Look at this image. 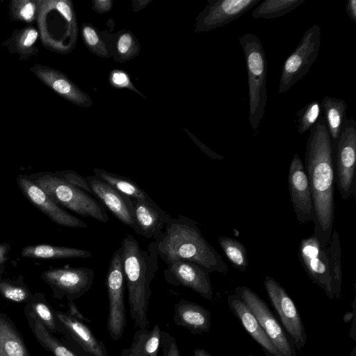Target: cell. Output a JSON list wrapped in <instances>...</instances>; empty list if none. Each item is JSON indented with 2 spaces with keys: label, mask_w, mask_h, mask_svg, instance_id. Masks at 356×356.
Here are the masks:
<instances>
[{
  "label": "cell",
  "mask_w": 356,
  "mask_h": 356,
  "mask_svg": "<svg viewBox=\"0 0 356 356\" xmlns=\"http://www.w3.org/2000/svg\"><path fill=\"white\" fill-rule=\"evenodd\" d=\"M332 145L325 121L321 115L309 129L306 145L305 170L314 209V234L326 247L334 218V170Z\"/></svg>",
  "instance_id": "6da1fadb"
},
{
  "label": "cell",
  "mask_w": 356,
  "mask_h": 356,
  "mask_svg": "<svg viewBox=\"0 0 356 356\" xmlns=\"http://www.w3.org/2000/svg\"><path fill=\"white\" fill-rule=\"evenodd\" d=\"M154 241L159 257L167 266L186 261L209 273L229 271L228 265L202 236L197 222L184 216L172 218Z\"/></svg>",
  "instance_id": "7a4b0ae2"
},
{
  "label": "cell",
  "mask_w": 356,
  "mask_h": 356,
  "mask_svg": "<svg viewBox=\"0 0 356 356\" xmlns=\"http://www.w3.org/2000/svg\"><path fill=\"white\" fill-rule=\"evenodd\" d=\"M122 264L128 291L129 313L135 327H149L147 310L150 284L159 270V255L154 241L141 248L134 236L126 234L121 242Z\"/></svg>",
  "instance_id": "3957f363"
},
{
  "label": "cell",
  "mask_w": 356,
  "mask_h": 356,
  "mask_svg": "<svg viewBox=\"0 0 356 356\" xmlns=\"http://www.w3.org/2000/svg\"><path fill=\"white\" fill-rule=\"evenodd\" d=\"M246 65L249 95V122L257 133L267 103V60L261 42L253 33L239 36Z\"/></svg>",
  "instance_id": "277c9868"
},
{
  "label": "cell",
  "mask_w": 356,
  "mask_h": 356,
  "mask_svg": "<svg viewBox=\"0 0 356 356\" xmlns=\"http://www.w3.org/2000/svg\"><path fill=\"white\" fill-rule=\"evenodd\" d=\"M33 182L41 188L56 204L83 217L101 222L109 220L104 207L90 193L70 183L58 175L43 174Z\"/></svg>",
  "instance_id": "5b68a950"
},
{
  "label": "cell",
  "mask_w": 356,
  "mask_h": 356,
  "mask_svg": "<svg viewBox=\"0 0 356 356\" xmlns=\"http://www.w3.org/2000/svg\"><path fill=\"white\" fill-rule=\"evenodd\" d=\"M320 45L321 28L314 24L283 63L278 86L280 95L291 89L306 75L318 57Z\"/></svg>",
  "instance_id": "8992f818"
},
{
  "label": "cell",
  "mask_w": 356,
  "mask_h": 356,
  "mask_svg": "<svg viewBox=\"0 0 356 356\" xmlns=\"http://www.w3.org/2000/svg\"><path fill=\"white\" fill-rule=\"evenodd\" d=\"M106 286L108 298L107 329L111 339L118 341L122 338L127 324L125 279L121 246L113 252L111 259L106 277Z\"/></svg>",
  "instance_id": "52a82bcc"
},
{
  "label": "cell",
  "mask_w": 356,
  "mask_h": 356,
  "mask_svg": "<svg viewBox=\"0 0 356 356\" xmlns=\"http://www.w3.org/2000/svg\"><path fill=\"white\" fill-rule=\"evenodd\" d=\"M334 180L343 200L355 196L356 122L348 119L337 142Z\"/></svg>",
  "instance_id": "ba28073f"
},
{
  "label": "cell",
  "mask_w": 356,
  "mask_h": 356,
  "mask_svg": "<svg viewBox=\"0 0 356 356\" xmlns=\"http://www.w3.org/2000/svg\"><path fill=\"white\" fill-rule=\"evenodd\" d=\"M41 277L51 288L55 298L65 297L73 302L90 289L94 271L86 267L58 268L43 272Z\"/></svg>",
  "instance_id": "9c48e42d"
},
{
  "label": "cell",
  "mask_w": 356,
  "mask_h": 356,
  "mask_svg": "<svg viewBox=\"0 0 356 356\" xmlns=\"http://www.w3.org/2000/svg\"><path fill=\"white\" fill-rule=\"evenodd\" d=\"M236 295L252 311L266 334L281 356H296L284 330L271 313L266 302L247 286L235 289Z\"/></svg>",
  "instance_id": "30bf717a"
},
{
  "label": "cell",
  "mask_w": 356,
  "mask_h": 356,
  "mask_svg": "<svg viewBox=\"0 0 356 356\" xmlns=\"http://www.w3.org/2000/svg\"><path fill=\"white\" fill-rule=\"evenodd\" d=\"M264 286L272 305L285 329L300 349L306 343L307 335L296 307L285 289L273 277L266 276Z\"/></svg>",
  "instance_id": "8fae6325"
},
{
  "label": "cell",
  "mask_w": 356,
  "mask_h": 356,
  "mask_svg": "<svg viewBox=\"0 0 356 356\" xmlns=\"http://www.w3.org/2000/svg\"><path fill=\"white\" fill-rule=\"evenodd\" d=\"M298 254L309 277L332 299L334 294L325 247L313 234L300 241Z\"/></svg>",
  "instance_id": "7c38bea8"
},
{
  "label": "cell",
  "mask_w": 356,
  "mask_h": 356,
  "mask_svg": "<svg viewBox=\"0 0 356 356\" xmlns=\"http://www.w3.org/2000/svg\"><path fill=\"white\" fill-rule=\"evenodd\" d=\"M261 0H208L198 15L195 31L207 32L241 17Z\"/></svg>",
  "instance_id": "4fadbf2b"
},
{
  "label": "cell",
  "mask_w": 356,
  "mask_h": 356,
  "mask_svg": "<svg viewBox=\"0 0 356 356\" xmlns=\"http://www.w3.org/2000/svg\"><path fill=\"white\" fill-rule=\"evenodd\" d=\"M290 200L300 225L309 221L314 222V209L312 195L305 170V165L299 155L296 153L291 161L288 175Z\"/></svg>",
  "instance_id": "5bb4252c"
},
{
  "label": "cell",
  "mask_w": 356,
  "mask_h": 356,
  "mask_svg": "<svg viewBox=\"0 0 356 356\" xmlns=\"http://www.w3.org/2000/svg\"><path fill=\"white\" fill-rule=\"evenodd\" d=\"M209 272L190 261H181L167 266L163 270L165 280L174 286H182L211 300L213 296Z\"/></svg>",
  "instance_id": "9a60e30c"
},
{
  "label": "cell",
  "mask_w": 356,
  "mask_h": 356,
  "mask_svg": "<svg viewBox=\"0 0 356 356\" xmlns=\"http://www.w3.org/2000/svg\"><path fill=\"white\" fill-rule=\"evenodd\" d=\"M91 194L95 196L118 220L138 232L133 217L131 198L122 194L94 175L86 177Z\"/></svg>",
  "instance_id": "2e32d148"
},
{
  "label": "cell",
  "mask_w": 356,
  "mask_h": 356,
  "mask_svg": "<svg viewBox=\"0 0 356 356\" xmlns=\"http://www.w3.org/2000/svg\"><path fill=\"white\" fill-rule=\"evenodd\" d=\"M19 187L26 198L55 223L72 228H86L88 225L81 219L61 209L41 188L31 179L20 177Z\"/></svg>",
  "instance_id": "e0dca14e"
},
{
  "label": "cell",
  "mask_w": 356,
  "mask_h": 356,
  "mask_svg": "<svg viewBox=\"0 0 356 356\" xmlns=\"http://www.w3.org/2000/svg\"><path fill=\"white\" fill-rule=\"evenodd\" d=\"M29 70L45 86L71 103L82 107L92 104L89 95L62 72L41 64L30 67Z\"/></svg>",
  "instance_id": "ac0fdd59"
},
{
  "label": "cell",
  "mask_w": 356,
  "mask_h": 356,
  "mask_svg": "<svg viewBox=\"0 0 356 356\" xmlns=\"http://www.w3.org/2000/svg\"><path fill=\"white\" fill-rule=\"evenodd\" d=\"M63 332L70 338L85 356H109L104 341L99 340L89 327L69 312L55 311Z\"/></svg>",
  "instance_id": "d6986e66"
},
{
  "label": "cell",
  "mask_w": 356,
  "mask_h": 356,
  "mask_svg": "<svg viewBox=\"0 0 356 356\" xmlns=\"http://www.w3.org/2000/svg\"><path fill=\"white\" fill-rule=\"evenodd\" d=\"M131 200L137 234L147 239L153 238L155 240L172 218L171 216L153 199L148 201L134 198Z\"/></svg>",
  "instance_id": "ffe728a7"
},
{
  "label": "cell",
  "mask_w": 356,
  "mask_h": 356,
  "mask_svg": "<svg viewBox=\"0 0 356 356\" xmlns=\"http://www.w3.org/2000/svg\"><path fill=\"white\" fill-rule=\"evenodd\" d=\"M211 313L202 306L181 299L174 305V322L193 334L208 332L211 327Z\"/></svg>",
  "instance_id": "44dd1931"
},
{
  "label": "cell",
  "mask_w": 356,
  "mask_h": 356,
  "mask_svg": "<svg viewBox=\"0 0 356 356\" xmlns=\"http://www.w3.org/2000/svg\"><path fill=\"white\" fill-rule=\"evenodd\" d=\"M227 302L229 309L252 338L269 355L281 356L248 307L235 294L228 297Z\"/></svg>",
  "instance_id": "7402d4cb"
},
{
  "label": "cell",
  "mask_w": 356,
  "mask_h": 356,
  "mask_svg": "<svg viewBox=\"0 0 356 356\" xmlns=\"http://www.w3.org/2000/svg\"><path fill=\"white\" fill-rule=\"evenodd\" d=\"M39 38L38 29L31 25L21 29H15L11 35L4 40L1 45L10 54H17L20 61L29 60L38 56L39 49L35 43Z\"/></svg>",
  "instance_id": "603a6c76"
},
{
  "label": "cell",
  "mask_w": 356,
  "mask_h": 356,
  "mask_svg": "<svg viewBox=\"0 0 356 356\" xmlns=\"http://www.w3.org/2000/svg\"><path fill=\"white\" fill-rule=\"evenodd\" d=\"M148 328L138 329L130 347L123 349L118 356H157L161 331L159 324Z\"/></svg>",
  "instance_id": "cb8c5ba5"
},
{
  "label": "cell",
  "mask_w": 356,
  "mask_h": 356,
  "mask_svg": "<svg viewBox=\"0 0 356 356\" xmlns=\"http://www.w3.org/2000/svg\"><path fill=\"white\" fill-rule=\"evenodd\" d=\"M321 105L330 139L337 143L348 120L347 104L343 99L325 96Z\"/></svg>",
  "instance_id": "d4e9b609"
},
{
  "label": "cell",
  "mask_w": 356,
  "mask_h": 356,
  "mask_svg": "<svg viewBox=\"0 0 356 356\" xmlns=\"http://www.w3.org/2000/svg\"><path fill=\"white\" fill-rule=\"evenodd\" d=\"M0 356H31L12 321L1 312Z\"/></svg>",
  "instance_id": "484cf974"
},
{
  "label": "cell",
  "mask_w": 356,
  "mask_h": 356,
  "mask_svg": "<svg viewBox=\"0 0 356 356\" xmlns=\"http://www.w3.org/2000/svg\"><path fill=\"white\" fill-rule=\"evenodd\" d=\"M21 254L24 257L32 259H86L92 257L91 252L83 249L54 246L51 245H37L25 247Z\"/></svg>",
  "instance_id": "4316f807"
},
{
  "label": "cell",
  "mask_w": 356,
  "mask_h": 356,
  "mask_svg": "<svg viewBox=\"0 0 356 356\" xmlns=\"http://www.w3.org/2000/svg\"><path fill=\"white\" fill-rule=\"evenodd\" d=\"M27 319L38 341L54 356H85L62 343L33 316L29 315Z\"/></svg>",
  "instance_id": "83f0119b"
},
{
  "label": "cell",
  "mask_w": 356,
  "mask_h": 356,
  "mask_svg": "<svg viewBox=\"0 0 356 356\" xmlns=\"http://www.w3.org/2000/svg\"><path fill=\"white\" fill-rule=\"evenodd\" d=\"M93 175L106 182L122 194L134 199L151 200L152 198L133 180L108 172L105 170L94 168Z\"/></svg>",
  "instance_id": "f1b7e54d"
},
{
  "label": "cell",
  "mask_w": 356,
  "mask_h": 356,
  "mask_svg": "<svg viewBox=\"0 0 356 356\" xmlns=\"http://www.w3.org/2000/svg\"><path fill=\"white\" fill-rule=\"evenodd\" d=\"M24 312L38 319L51 333L63 332L62 325L58 320L55 311L49 305L43 294H34L31 300L26 303Z\"/></svg>",
  "instance_id": "f546056e"
},
{
  "label": "cell",
  "mask_w": 356,
  "mask_h": 356,
  "mask_svg": "<svg viewBox=\"0 0 356 356\" xmlns=\"http://www.w3.org/2000/svg\"><path fill=\"white\" fill-rule=\"evenodd\" d=\"M325 250L329 262L334 297L339 298L341 286V259L339 236L337 231L332 230Z\"/></svg>",
  "instance_id": "4dcf8cb0"
},
{
  "label": "cell",
  "mask_w": 356,
  "mask_h": 356,
  "mask_svg": "<svg viewBox=\"0 0 356 356\" xmlns=\"http://www.w3.org/2000/svg\"><path fill=\"white\" fill-rule=\"evenodd\" d=\"M306 0H264L251 13L255 19H275L282 17L303 3Z\"/></svg>",
  "instance_id": "1f68e13d"
},
{
  "label": "cell",
  "mask_w": 356,
  "mask_h": 356,
  "mask_svg": "<svg viewBox=\"0 0 356 356\" xmlns=\"http://www.w3.org/2000/svg\"><path fill=\"white\" fill-rule=\"evenodd\" d=\"M218 243L227 259L240 271H245L248 265V252L240 241L226 236H219Z\"/></svg>",
  "instance_id": "d6a6232c"
},
{
  "label": "cell",
  "mask_w": 356,
  "mask_h": 356,
  "mask_svg": "<svg viewBox=\"0 0 356 356\" xmlns=\"http://www.w3.org/2000/svg\"><path fill=\"white\" fill-rule=\"evenodd\" d=\"M39 0H11L8 4V15L12 22L31 25L38 19Z\"/></svg>",
  "instance_id": "836d02e7"
},
{
  "label": "cell",
  "mask_w": 356,
  "mask_h": 356,
  "mask_svg": "<svg viewBox=\"0 0 356 356\" xmlns=\"http://www.w3.org/2000/svg\"><path fill=\"white\" fill-rule=\"evenodd\" d=\"M321 103L317 100H314L297 112L298 131L300 134H303L309 131L321 115Z\"/></svg>",
  "instance_id": "e575fe53"
},
{
  "label": "cell",
  "mask_w": 356,
  "mask_h": 356,
  "mask_svg": "<svg viewBox=\"0 0 356 356\" xmlns=\"http://www.w3.org/2000/svg\"><path fill=\"white\" fill-rule=\"evenodd\" d=\"M0 293L4 298L15 302L28 303L33 297L24 284L8 280L0 282Z\"/></svg>",
  "instance_id": "d590c367"
},
{
  "label": "cell",
  "mask_w": 356,
  "mask_h": 356,
  "mask_svg": "<svg viewBox=\"0 0 356 356\" xmlns=\"http://www.w3.org/2000/svg\"><path fill=\"white\" fill-rule=\"evenodd\" d=\"M139 51L138 43L131 33L125 31L119 35L116 44V60L127 61L136 56Z\"/></svg>",
  "instance_id": "8d00e7d4"
},
{
  "label": "cell",
  "mask_w": 356,
  "mask_h": 356,
  "mask_svg": "<svg viewBox=\"0 0 356 356\" xmlns=\"http://www.w3.org/2000/svg\"><path fill=\"white\" fill-rule=\"evenodd\" d=\"M82 35L86 46L91 51L99 56H109L103 41L92 26L83 24Z\"/></svg>",
  "instance_id": "74e56055"
},
{
  "label": "cell",
  "mask_w": 356,
  "mask_h": 356,
  "mask_svg": "<svg viewBox=\"0 0 356 356\" xmlns=\"http://www.w3.org/2000/svg\"><path fill=\"white\" fill-rule=\"evenodd\" d=\"M160 348L163 356H181L176 339L166 332H161Z\"/></svg>",
  "instance_id": "f35d334b"
},
{
  "label": "cell",
  "mask_w": 356,
  "mask_h": 356,
  "mask_svg": "<svg viewBox=\"0 0 356 356\" xmlns=\"http://www.w3.org/2000/svg\"><path fill=\"white\" fill-rule=\"evenodd\" d=\"M110 81L111 84L117 88H126L129 90H132L136 92H138L140 95H142L134 86L132 85L131 81L127 73L120 70H113L110 74Z\"/></svg>",
  "instance_id": "ab89813d"
},
{
  "label": "cell",
  "mask_w": 356,
  "mask_h": 356,
  "mask_svg": "<svg viewBox=\"0 0 356 356\" xmlns=\"http://www.w3.org/2000/svg\"><path fill=\"white\" fill-rule=\"evenodd\" d=\"M113 6V2L111 0H95L93 1V9L99 13H108Z\"/></svg>",
  "instance_id": "60d3db41"
},
{
  "label": "cell",
  "mask_w": 356,
  "mask_h": 356,
  "mask_svg": "<svg viewBox=\"0 0 356 356\" xmlns=\"http://www.w3.org/2000/svg\"><path fill=\"white\" fill-rule=\"evenodd\" d=\"M188 134L191 136V138H193V141L197 145V146L209 157H211L213 159L218 160H222L223 159L222 156L213 152L211 149L207 147L204 144L200 142L197 138L191 135L190 133Z\"/></svg>",
  "instance_id": "b9f144b4"
},
{
  "label": "cell",
  "mask_w": 356,
  "mask_h": 356,
  "mask_svg": "<svg viewBox=\"0 0 356 356\" xmlns=\"http://www.w3.org/2000/svg\"><path fill=\"white\" fill-rule=\"evenodd\" d=\"M345 9L349 19L356 23V0H348Z\"/></svg>",
  "instance_id": "7bdbcfd3"
},
{
  "label": "cell",
  "mask_w": 356,
  "mask_h": 356,
  "mask_svg": "<svg viewBox=\"0 0 356 356\" xmlns=\"http://www.w3.org/2000/svg\"><path fill=\"white\" fill-rule=\"evenodd\" d=\"M70 311L68 312L72 316L78 318L79 319L83 321V322H88L90 323L91 321L85 316H83V314L79 312V311L77 309L76 305L74 303V302H68Z\"/></svg>",
  "instance_id": "ee69618b"
},
{
  "label": "cell",
  "mask_w": 356,
  "mask_h": 356,
  "mask_svg": "<svg viewBox=\"0 0 356 356\" xmlns=\"http://www.w3.org/2000/svg\"><path fill=\"white\" fill-rule=\"evenodd\" d=\"M9 250V245L6 243L0 244V264L6 260Z\"/></svg>",
  "instance_id": "f6af8a7d"
},
{
  "label": "cell",
  "mask_w": 356,
  "mask_h": 356,
  "mask_svg": "<svg viewBox=\"0 0 356 356\" xmlns=\"http://www.w3.org/2000/svg\"><path fill=\"white\" fill-rule=\"evenodd\" d=\"M193 356H211L207 350L202 348H195Z\"/></svg>",
  "instance_id": "bcb514c9"
},
{
  "label": "cell",
  "mask_w": 356,
  "mask_h": 356,
  "mask_svg": "<svg viewBox=\"0 0 356 356\" xmlns=\"http://www.w3.org/2000/svg\"><path fill=\"white\" fill-rule=\"evenodd\" d=\"M353 314L354 312H347L344 316H343V321L345 323H348L350 322L353 318Z\"/></svg>",
  "instance_id": "7dc6e473"
},
{
  "label": "cell",
  "mask_w": 356,
  "mask_h": 356,
  "mask_svg": "<svg viewBox=\"0 0 356 356\" xmlns=\"http://www.w3.org/2000/svg\"><path fill=\"white\" fill-rule=\"evenodd\" d=\"M249 356H254V355H250Z\"/></svg>",
  "instance_id": "c3c4849f"
}]
</instances>
